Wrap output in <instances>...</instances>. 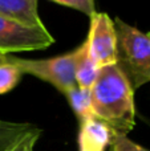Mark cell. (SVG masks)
Instances as JSON below:
<instances>
[{
  "label": "cell",
  "instance_id": "obj_1",
  "mask_svg": "<svg viewBox=\"0 0 150 151\" xmlns=\"http://www.w3.org/2000/svg\"><path fill=\"white\" fill-rule=\"evenodd\" d=\"M93 111L114 133L128 135L136 125L134 90L116 65L102 66L90 89Z\"/></svg>",
  "mask_w": 150,
  "mask_h": 151
},
{
  "label": "cell",
  "instance_id": "obj_2",
  "mask_svg": "<svg viewBox=\"0 0 150 151\" xmlns=\"http://www.w3.org/2000/svg\"><path fill=\"white\" fill-rule=\"evenodd\" d=\"M117 39L116 65L126 76L133 90L150 82V39L148 33L114 19Z\"/></svg>",
  "mask_w": 150,
  "mask_h": 151
},
{
  "label": "cell",
  "instance_id": "obj_3",
  "mask_svg": "<svg viewBox=\"0 0 150 151\" xmlns=\"http://www.w3.org/2000/svg\"><path fill=\"white\" fill-rule=\"evenodd\" d=\"M74 60H76L74 49L65 55L39 58V60H27V58L13 57V56L7 55V61L12 63L21 72V74L35 76L50 83L64 96L68 90L76 86Z\"/></svg>",
  "mask_w": 150,
  "mask_h": 151
},
{
  "label": "cell",
  "instance_id": "obj_4",
  "mask_svg": "<svg viewBox=\"0 0 150 151\" xmlns=\"http://www.w3.org/2000/svg\"><path fill=\"white\" fill-rule=\"evenodd\" d=\"M55 42L45 27H31L0 16V53L28 52L48 48Z\"/></svg>",
  "mask_w": 150,
  "mask_h": 151
},
{
  "label": "cell",
  "instance_id": "obj_5",
  "mask_svg": "<svg viewBox=\"0 0 150 151\" xmlns=\"http://www.w3.org/2000/svg\"><path fill=\"white\" fill-rule=\"evenodd\" d=\"M88 48L100 68L116 64L117 39L114 23L108 13L96 11L90 16L89 33L87 37Z\"/></svg>",
  "mask_w": 150,
  "mask_h": 151
},
{
  "label": "cell",
  "instance_id": "obj_6",
  "mask_svg": "<svg viewBox=\"0 0 150 151\" xmlns=\"http://www.w3.org/2000/svg\"><path fill=\"white\" fill-rule=\"evenodd\" d=\"M114 131L105 122L93 118L80 123L77 137L80 151H106L110 147Z\"/></svg>",
  "mask_w": 150,
  "mask_h": 151
},
{
  "label": "cell",
  "instance_id": "obj_7",
  "mask_svg": "<svg viewBox=\"0 0 150 151\" xmlns=\"http://www.w3.org/2000/svg\"><path fill=\"white\" fill-rule=\"evenodd\" d=\"M39 0H0V16L31 27H45L37 11Z\"/></svg>",
  "mask_w": 150,
  "mask_h": 151
},
{
  "label": "cell",
  "instance_id": "obj_8",
  "mask_svg": "<svg viewBox=\"0 0 150 151\" xmlns=\"http://www.w3.org/2000/svg\"><path fill=\"white\" fill-rule=\"evenodd\" d=\"M76 60H74V78L76 85L82 89H92L96 78L100 73V66L92 57L88 48V42L85 40L80 47L74 49Z\"/></svg>",
  "mask_w": 150,
  "mask_h": 151
},
{
  "label": "cell",
  "instance_id": "obj_9",
  "mask_svg": "<svg viewBox=\"0 0 150 151\" xmlns=\"http://www.w3.org/2000/svg\"><path fill=\"white\" fill-rule=\"evenodd\" d=\"M65 97L69 102V106L73 110L74 115L79 118L80 123L96 118L94 111H93L92 96H90L89 89H82L76 85L71 90L66 91Z\"/></svg>",
  "mask_w": 150,
  "mask_h": 151
},
{
  "label": "cell",
  "instance_id": "obj_10",
  "mask_svg": "<svg viewBox=\"0 0 150 151\" xmlns=\"http://www.w3.org/2000/svg\"><path fill=\"white\" fill-rule=\"evenodd\" d=\"M37 126L28 122H11L0 119V151H7L11 146L31 133Z\"/></svg>",
  "mask_w": 150,
  "mask_h": 151
},
{
  "label": "cell",
  "instance_id": "obj_11",
  "mask_svg": "<svg viewBox=\"0 0 150 151\" xmlns=\"http://www.w3.org/2000/svg\"><path fill=\"white\" fill-rule=\"evenodd\" d=\"M21 76V72L5 58L4 63L0 64V96L15 89L16 85L20 82Z\"/></svg>",
  "mask_w": 150,
  "mask_h": 151
},
{
  "label": "cell",
  "instance_id": "obj_12",
  "mask_svg": "<svg viewBox=\"0 0 150 151\" xmlns=\"http://www.w3.org/2000/svg\"><path fill=\"white\" fill-rule=\"evenodd\" d=\"M109 151H150L144 146L136 143L134 141L124 134H114L112 145L109 147Z\"/></svg>",
  "mask_w": 150,
  "mask_h": 151
},
{
  "label": "cell",
  "instance_id": "obj_13",
  "mask_svg": "<svg viewBox=\"0 0 150 151\" xmlns=\"http://www.w3.org/2000/svg\"><path fill=\"white\" fill-rule=\"evenodd\" d=\"M43 130L39 127H36L35 130H32L31 133L25 134L21 139H19L13 146H11L7 151H33L35 145L39 141L40 135H41Z\"/></svg>",
  "mask_w": 150,
  "mask_h": 151
},
{
  "label": "cell",
  "instance_id": "obj_14",
  "mask_svg": "<svg viewBox=\"0 0 150 151\" xmlns=\"http://www.w3.org/2000/svg\"><path fill=\"white\" fill-rule=\"evenodd\" d=\"M50 1L73 8V9L80 11V12L85 13L88 16H92L96 12L94 0H50Z\"/></svg>",
  "mask_w": 150,
  "mask_h": 151
},
{
  "label": "cell",
  "instance_id": "obj_15",
  "mask_svg": "<svg viewBox=\"0 0 150 151\" xmlns=\"http://www.w3.org/2000/svg\"><path fill=\"white\" fill-rule=\"evenodd\" d=\"M5 58H7V55H3V53H0V64L4 63Z\"/></svg>",
  "mask_w": 150,
  "mask_h": 151
},
{
  "label": "cell",
  "instance_id": "obj_16",
  "mask_svg": "<svg viewBox=\"0 0 150 151\" xmlns=\"http://www.w3.org/2000/svg\"><path fill=\"white\" fill-rule=\"evenodd\" d=\"M148 36H149V39H150V32H149V33H148Z\"/></svg>",
  "mask_w": 150,
  "mask_h": 151
}]
</instances>
